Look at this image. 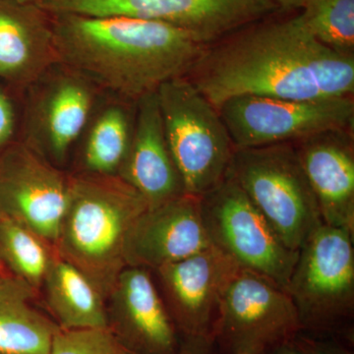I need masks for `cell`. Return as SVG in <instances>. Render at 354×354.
Instances as JSON below:
<instances>
[{
  "mask_svg": "<svg viewBox=\"0 0 354 354\" xmlns=\"http://www.w3.org/2000/svg\"><path fill=\"white\" fill-rule=\"evenodd\" d=\"M113 288V324L109 328L129 353L176 354L181 335L148 269L128 266Z\"/></svg>",
  "mask_w": 354,
  "mask_h": 354,
  "instance_id": "cell-14",
  "label": "cell"
},
{
  "mask_svg": "<svg viewBox=\"0 0 354 354\" xmlns=\"http://www.w3.org/2000/svg\"><path fill=\"white\" fill-rule=\"evenodd\" d=\"M57 62L50 14L36 3L0 1V76L32 82Z\"/></svg>",
  "mask_w": 354,
  "mask_h": 354,
  "instance_id": "cell-17",
  "label": "cell"
},
{
  "mask_svg": "<svg viewBox=\"0 0 354 354\" xmlns=\"http://www.w3.org/2000/svg\"><path fill=\"white\" fill-rule=\"evenodd\" d=\"M176 354H221L213 337H181Z\"/></svg>",
  "mask_w": 354,
  "mask_h": 354,
  "instance_id": "cell-26",
  "label": "cell"
},
{
  "mask_svg": "<svg viewBox=\"0 0 354 354\" xmlns=\"http://www.w3.org/2000/svg\"><path fill=\"white\" fill-rule=\"evenodd\" d=\"M50 16L58 62L135 102L187 76L206 48L187 32L157 21Z\"/></svg>",
  "mask_w": 354,
  "mask_h": 354,
  "instance_id": "cell-2",
  "label": "cell"
},
{
  "mask_svg": "<svg viewBox=\"0 0 354 354\" xmlns=\"http://www.w3.org/2000/svg\"><path fill=\"white\" fill-rule=\"evenodd\" d=\"M62 77L44 97L39 121L46 143L58 158L66 155L90 114L93 93L82 77Z\"/></svg>",
  "mask_w": 354,
  "mask_h": 354,
  "instance_id": "cell-20",
  "label": "cell"
},
{
  "mask_svg": "<svg viewBox=\"0 0 354 354\" xmlns=\"http://www.w3.org/2000/svg\"><path fill=\"white\" fill-rule=\"evenodd\" d=\"M300 18L324 46L354 55V0H305Z\"/></svg>",
  "mask_w": 354,
  "mask_h": 354,
  "instance_id": "cell-22",
  "label": "cell"
},
{
  "mask_svg": "<svg viewBox=\"0 0 354 354\" xmlns=\"http://www.w3.org/2000/svg\"><path fill=\"white\" fill-rule=\"evenodd\" d=\"M235 150L297 143L334 130L354 129L353 97L288 100L234 97L218 109Z\"/></svg>",
  "mask_w": 354,
  "mask_h": 354,
  "instance_id": "cell-10",
  "label": "cell"
},
{
  "mask_svg": "<svg viewBox=\"0 0 354 354\" xmlns=\"http://www.w3.org/2000/svg\"><path fill=\"white\" fill-rule=\"evenodd\" d=\"M14 130V111L8 97L0 90V145L10 138Z\"/></svg>",
  "mask_w": 354,
  "mask_h": 354,
  "instance_id": "cell-27",
  "label": "cell"
},
{
  "mask_svg": "<svg viewBox=\"0 0 354 354\" xmlns=\"http://www.w3.org/2000/svg\"><path fill=\"white\" fill-rule=\"evenodd\" d=\"M50 354H131L109 328L60 330Z\"/></svg>",
  "mask_w": 354,
  "mask_h": 354,
  "instance_id": "cell-24",
  "label": "cell"
},
{
  "mask_svg": "<svg viewBox=\"0 0 354 354\" xmlns=\"http://www.w3.org/2000/svg\"><path fill=\"white\" fill-rule=\"evenodd\" d=\"M70 180L28 149L9 156L0 171V218L57 242Z\"/></svg>",
  "mask_w": 354,
  "mask_h": 354,
  "instance_id": "cell-12",
  "label": "cell"
},
{
  "mask_svg": "<svg viewBox=\"0 0 354 354\" xmlns=\"http://www.w3.org/2000/svg\"><path fill=\"white\" fill-rule=\"evenodd\" d=\"M46 12L129 17L178 28L204 46L281 11L272 0H39Z\"/></svg>",
  "mask_w": 354,
  "mask_h": 354,
  "instance_id": "cell-7",
  "label": "cell"
},
{
  "mask_svg": "<svg viewBox=\"0 0 354 354\" xmlns=\"http://www.w3.org/2000/svg\"><path fill=\"white\" fill-rule=\"evenodd\" d=\"M209 246L201 200L184 194L139 216L125 239L124 260L127 266L157 270Z\"/></svg>",
  "mask_w": 354,
  "mask_h": 354,
  "instance_id": "cell-13",
  "label": "cell"
},
{
  "mask_svg": "<svg viewBox=\"0 0 354 354\" xmlns=\"http://www.w3.org/2000/svg\"><path fill=\"white\" fill-rule=\"evenodd\" d=\"M211 244L243 269L267 277L286 288L298 251L281 241L259 209L230 174L200 197Z\"/></svg>",
  "mask_w": 354,
  "mask_h": 354,
  "instance_id": "cell-8",
  "label": "cell"
},
{
  "mask_svg": "<svg viewBox=\"0 0 354 354\" xmlns=\"http://www.w3.org/2000/svg\"><path fill=\"white\" fill-rule=\"evenodd\" d=\"M228 174L291 250L323 225L295 143L236 150Z\"/></svg>",
  "mask_w": 354,
  "mask_h": 354,
  "instance_id": "cell-6",
  "label": "cell"
},
{
  "mask_svg": "<svg viewBox=\"0 0 354 354\" xmlns=\"http://www.w3.org/2000/svg\"><path fill=\"white\" fill-rule=\"evenodd\" d=\"M13 1L20 2V3H38L39 0H13Z\"/></svg>",
  "mask_w": 354,
  "mask_h": 354,
  "instance_id": "cell-30",
  "label": "cell"
},
{
  "mask_svg": "<svg viewBox=\"0 0 354 354\" xmlns=\"http://www.w3.org/2000/svg\"><path fill=\"white\" fill-rule=\"evenodd\" d=\"M281 10H298L301 9L305 0H272Z\"/></svg>",
  "mask_w": 354,
  "mask_h": 354,
  "instance_id": "cell-28",
  "label": "cell"
},
{
  "mask_svg": "<svg viewBox=\"0 0 354 354\" xmlns=\"http://www.w3.org/2000/svg\"><path fill=\"white\" fill-rule=\"evenodd\" d=\"M32 291L20 279H0V354H50L62 329L32 306Z\"/></svg>",
  "mask_w": 354,
  "mask_h": 354,
  "instance_id": "cell-18",
  "label": "cell"
},
{
  "mask_svg": "<svg viewBox=\"0 0 354 354\" xmlns=\"http://www.w3.org/2000/svg\"><path fill=\"white\" fill-rule=\"evenodd\" d=\"M267 354H302L293 341L281 344Z\"/></svg>",
  "mask_w": 354,
  "mask_h": 354,
  "instance_id": "cell-29",
  "label": "cell"
},
{
  "mask_svg": "<svg viewBox=\"0 0 354 354\" xmlns=\"http://www.w3.org/2000/svg\"><path fill=\"white\" fill-rule=\"evenodd\" d=\"M120 177L138 191L149 208L186 194L165 138L157 92L140 99Z\"/></svg>",
  "mask_w": 354,
  "mask_h": 354,
  "instance_id": "cell-16",
  "label": "cell"
},
{
  "mask_svg": "<svg viewBox=\"0 0 354 354\" xmlns=\"http://www.w3.org/2000/svg\"><path fill=\"white\" fill-rule=\"evenodd\" d=\"M286 290L302 333L348 334L354 314L353 234L325 223L317 228L298 250Z\"/></svg>",
  "mask_w": 354,
  "mask_h": 354,
  "instance_id": "cell-4",
  "label": "cell"
},
{
  "mask_svg": "<svg viewBox=\"0 0 354 354\" xmlns=\"http://www.w3.org/2000/svg\"><path fill=\"white\" fill-rule=\"evenodd\" d=\"M353 131L334 130L295 143L323 223L354 234Z\"/></svg>",
  "mask_w": 354,
  "mask_h": 354,
  "instance_id": "cell-15",
  "label": "cell"
},
{
  "mask_svg": "<svg viewBox=\"0 0 354 354\" xmlns=\"http://www.w3.org/2000/svg\"><path fill=\"white\" fill-rule=\"evenodd\" d=\"M0 248L21 281L38 288L51 261L41 239L15 221L0 218Z\"/></svg>",
  "mask_w": 354,
  "mask_h": 354,
  "instance_id": "cell-23",
  "label": "cell"
},
{
  "mask_svg": "<svg viewBox=\"0 0 354 354\" xmlns=\"http://www.w3.org/2000/svg\"><path fill=\"white\" fill-rule=\"evenodd\" d=\"M157 97L186 194L204 196L225 180L236 151L220 111L186 77L162 84Z\"/></svg>",
  "mask_w": 354,
  "mask_h": 354,
  "instance_id": "cell-5",
  "label": "cell"
},
{
  "mask_svg": "<svg viewBox=\"0 0 354 354\" xmlns=\"http://www.w3.org/2000/svg\"><path fill=\"white\" fill-rule=\"evenodd\" d=\"M241 266L215 246L155 270L181 337H215L221 299Z\"/></svg>",
  "mask_w": 354,
  "mask_h": 354,
  "instance_id": "cell-11",
  "label": "cell"
},
{
  "mask_svg": "<svg viewBox=\"0 0 354 354\" xmlns=\"http://www.w3.org/2000/svg\"><path fill=\"white\" fill-rule=\"evenodd\" d=\"M293 342L302 354H353L351 349L333 337H317L300 332Z\"/></svg>",
  "mask_w": 354,
  "mask_h": 354,
  "instance_id": "cell-25",
  "label": "cell"
},
{
  "mask_svg": "<svg viewBox=\"0 0 354 354\" xmlns=\"http://www.w3.org/2000/svg\"><path fill=\"white\" fill-rule=\"evenodd\" d=\"M148 208L120 176L95 174L72 179L57 241L60 254L100 292L111 288L127 266L128 232Z\"/></svg>",
  "mask_w": 354,
  "mask_h": 354,
  "instance_id": "cell-3",
  "label": "cell"
},
{
  "mask_svg": "<svg viewBox=\"0 0 354 354\" xmlns=\"http://www.w3.org/2000/svg\"><path fill=\"white\" fill-rule=\"evenodd\" d=\"M46 300L64 330L109 328V315L101 292L69 262L53 261L46 278Z\"/></svg>",
  "mask_w": 354,
  "mask_h": 354,
  "instance_id": "cell-19",
  "label": "cell"
},
{
  "mask_svg": "<svg viewBox=\"0 0 354 354\" xmlns=\"http://www.w3.org/2000/svg\"><path fill=\"white\" fill-rule=\"evenodd\" d=\"M264 18L209 44L187 76L216 109L234 97H353L354 55L317 41L299 14Z\"/></svg>",
  "mask_w": 354,
  "mask_h": 354,
  "instance_id": "cell-1",
  "label": "cell"
},
{
  "mask_svg": "<svg viewBox=\"0 0 354 354\" xmlns=\"http://www.w3.org/2000/svg\"><path fill=\"white\" fill-rule=\"evenodd\" d=\"M301 332L288 291L239 268L221 299L215 342L221 354H267Z\"/></svg>",
  "mask_w": 354,
  "mask_h": 354,
  "instance_id": "cell-9",
  "label": "cell"
},
{
  "mask_svg": "<svg viewBox=\"0 0 354 354\" xmlns=\"http://www.w3.org/2000/svg\"><path fill=\"white\" fill-rule=\"evenodd\" d=\"M129 118L120 106L109 108L95 121L86 147L88 169L97 174L120 169L131 140Z\"/></svg>",
  "mask_w": 354,
  "mask_h": 354,
  "instance_id": "cell-21",
  "label": "cell"
}]
</instances>
